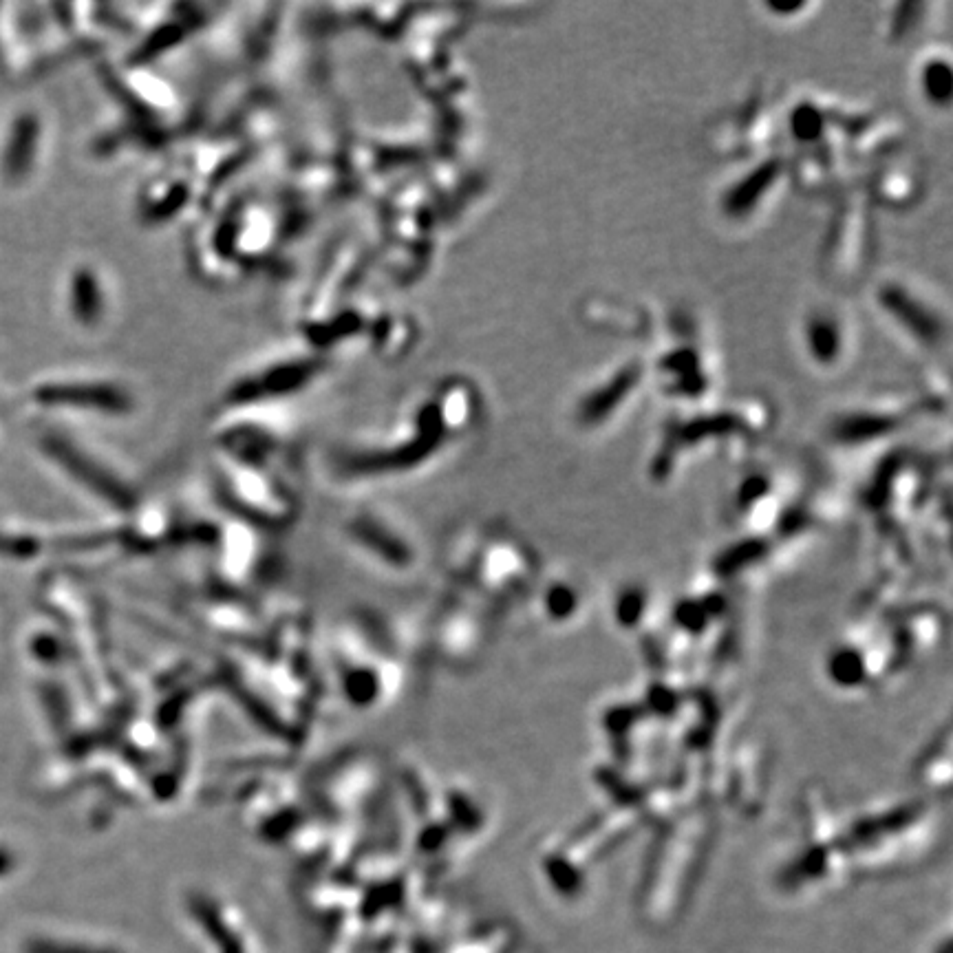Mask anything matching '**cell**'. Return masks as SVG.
<instances>
[{
	"label": "cell",
	"instance_id": "obj_1",
	"mask_svg": "<svg viewBox=\"0 0 953 953\" xmlns=\"http://www.w3.org/2000/svg\"><path fill=\"white\" fill-rule=\"evenodd\" d=\"M929 953H949V936H945V938H942V942H940V945H938V942H936V945H934V949H931Z\"/></svg>",
	"mask_w": 953,
	"mask_h": 953
}]
</instances>
